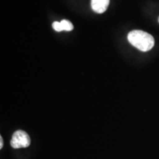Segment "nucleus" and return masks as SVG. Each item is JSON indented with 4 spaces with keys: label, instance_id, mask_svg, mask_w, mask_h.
Instances as JSON below:
<instances>
[{
    "label": "nucleus",
    "instance_id": "39448f33",
    "mask_svg": "<svg viewBox=\"0 0 159 159\" xmlns=\"http://www.w3.org/2000/svg\"><path fill=\"white\" fill-rule=\"evenodd\" d=\"M52 27L53 29L57 32L63 31L62 25H61V23L59 22V21H54L52 24Z\"/></svg>",
    "mask_w": 159,
    "mask_h": 159
},
{
    "label": "nucleus",
    "instance_id": "f03ea898",
    "mask_svg": "<svg viewBox=\"0 0 159 159\" xmlns=\"http://www.w3.org/2000/svg\"><path fill=\"white\" fill-rule=\"evenodd\" d=\"M30 138L25 131L19 130L13 134L11 141V145L13 148H25L30 144Z\"/></svg>",
    "mask_w": 159,
    "mask_h": 159
},
{
    "label": "nucleus",
    "instance_id": "20e7f679",
    "mask_svg": "<svg viewBox=\"0 0 159 159\" xmlns=\"http://www.w3.org/2000/svg\"><path fill=\"white\" fill-rule=\"evenodd\" d=\"M61 25H62L63 30L71 31L74 29V26H73L72 24H71L69 21H68V20H62V21H61Z\"/></svg>",
    "mask_w": 159,
    "mask_h": 159
},
{
    "label": "nucleus",
    "instance_id": "7ed1b4c3",
    "mask_svg": "<svg viewBox=\"0 0 159 159\" xmlns=\"http://www.w3.org/2000/svg\"><path fill=\"white\" fill-rule=\"evenodd\" d=\"M110 0H91V5L93 11L97 13H103L108 9Z\"/></svg>",
    "mask_w": 159,
    "mask_h": 159
},
{
    "label": "nucleus",
    "instance_id": "0eeeda50",
    "mask_svg": "<svg viewBox=\"0 0 159 159\" xmlns=\"http://www.w3.org/2000/svg\"><path fill=\"white\" fill-rule=\"evenodd\" d=\"M158 22H159V19H158Z\"/></svg>",
    "mask_w": 159,
    "mask_h": 159
},
{
    "label": "nucleus",
    "instance_id": "423d86ee",
    "mask_svg": "<svg viewBox=\"0 0 159 159\" xmlns=\"http://www.w3.org/2000/svg\"><path fill=\"white\" fill-rule=\"evenodd\" d=\"M3 147V139H2V137L0 136V149L2 148Z\"/></svg>",
    "mask_w": 159,
    "mask_h": 159
},
{
    "label": "nucleus",
    "instance_id": "f257e3e1",
    "mask_svg": "<svg viewBox=\"0 0 159 159\" xmlns=\"http://www.w3.org/2000/svg\"><path fill=\"white\" fill-rule=\"evenodd\" d=\"M131 44L142 52L150 51L154 47L155 40L152 35L142 30H133L128 35Z\"/></svg>",
    "mask_w": 159,
    "mask_h": 159
}]
</instances>
